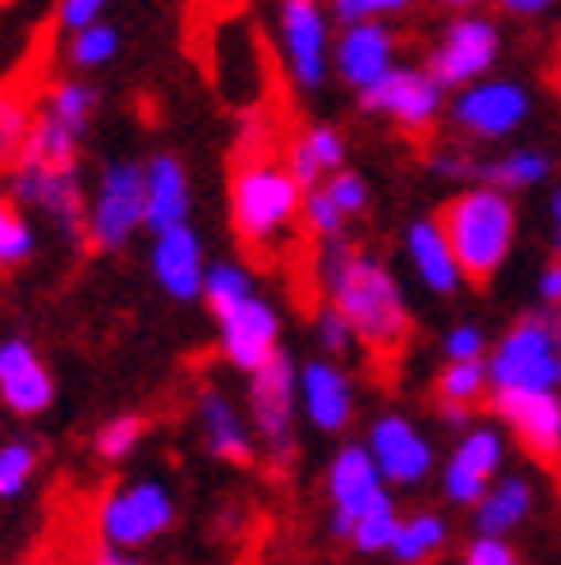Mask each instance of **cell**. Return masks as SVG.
Returning a JSON list of instances; mask_svg holds the SVG:
<instances>
[{
    "label": "cell",
    "instance_id": "obj_32",
    "mask_svg": "<svg viewBox=\"0 0 561 565\" xmlns=\"http://www.w3.org/2000/svg\"><path fill=\"white\" fill-rule=\"evenodd\" d=\"M248 295H258V286H254V276H248L240 263H231V258L208 263V280H203V303H208V313H212V318L231 313V308H235V303H244Z\"/></svg>",
    "mask_w": 561,
    "mask_h": 565
},
{
    "label": "cell",
    "instance_id": "obj_20",
    "mask_svg": "<svg viewBox=\"0 0 561 565\" xmlns=\"http://www.w3.org/2000/svg\"><path fill=\"white\" fill-rule=\"evenodd\" d=\"M299 414L314 423L318 433L341 437L354 418V382L346 377V369L327 359H308L299 369Z\"/></svg>",
    "mask_w": 561,
    "mask_h": 565
},
{
    "label": "cell",
    "instance_id": "obj_16",
    "mask_svg": "<svg viewBox=\"0 0 561 565\" xmlns=\"http://www.w3.org/2000/svg\"><path fill=\"white\" fill-rule=\"evenodd\" d=\"M396 51H401V38L387 19H359V23H341V38L331 46V65L346 88L363 93V88H373L391 65H401Z\"/></svg>",
    "mask_w": 561,
    "mask_h": 565
},
{
    "label": "cell",
    "instance_id": "obj_21",
    "mask_svg": "<svg viewBox=\"0 0 561 565\" xmlns=\"http://www.w3.org/2000/svg\"><path fill=\"white\" fill-rule=\"evenodd\" d=\"M405 258H410V271L419 276V286L437 299H452L461 295V286H469L456 248L442 231V216H419L405 225Z\"/></svg>",
    "mask_w": 561,
    "mask_h": 565
},
{
    "label": "cell",
    "instance_id": "obj_34",
    "mask_svg": "<svg viewBox=\"0 0 561 565\" xmlns=\"http://www.w3.org/2000/svg\"><path fill=\"white\" fill-rule=\"evenodd\" d=\"M42 110H46V116H55V120H65L70 129H78L83 138H88V125L97 116V88H93V83H83V78H65V83H55V88L46 93Z\"/></svg>",
    "mask_w": 561,
    "mask_h": 565
},
{
    "label": "cell",
    "instance_id": "obj_41",
    "mask_svg": "<svg viewBox=\"0 0 561 565\" xmlns=\"http://www.w3.org/2000/svg\"><path fill=\"white\" fill-rule=\"evenodd\" d=\"M414 6V0H331L336 23H359V19H396Z\"/></svg>",
    "mask_w": 561,
    "mask_h": 565
},
{
    "label": "cell",
    "instance_id": "obj_4",
    "mask_svg": "<svg viewBox=\"0 0 561 565\" xmlns=\"http://www.w3.org/2000/svg\"><path fill=\"white\" fill-rule=\"evenodd\" d=\"M493 391H561V331L552 308L516 318L488 350Z\"/></svg>",
    "mask_w": 561,
    "mask_h": 565
},
{
    "label": "cell",
    "instance_id": "obj_47",
    "mask_svg": "<svg viewBox=\"0 0 561 565\" xmlns=\"http://www.w3.org/2000/svg\"><path fill=\"white\" fill-rule=\"evenodd\" d=\"M557 6V0H497V10L501 14H511V19H539Z\"/></svg>",
    "mask_w": 561,
    "mask_h": 565
},
{
    "label": "cell",
    "instance_id": "obj_2",
    "mask_svg": "<svg viewBox=\"0 0 561 565\" xmlns=\"http://www.w3.org/2000/svg\"><path fill=\"white\" fill-rule=\"evenodd\" d=\"M437 216H442V231L465 267V280L469 286H488V280L507 267L516 235H520L516 193L497 189V184H469Z\"/></svg>",
    "mask_w": 561,
    "mask_h": 565
},
{
    "label": "cell",
    "instance_id": "obj_19",
    "mask_svg": "<svg viewBox=\"0 0 561 565\" xmlns=\"http://www.w3.org/2000/svg\"><path fill=\"white\" fill-rule=\"evenodd\" d=\"M152 276L157 286L189 303V299H203V280H208V253L203 239L189 221L180 225H166V231H152Z\"/></svg>",
    "mask_w": 561,
    "mask_h": 565
},
{
    "label": "cell",
    "instance_id": "obj_28",
    "mask_svg": "<svg viewBox=\"0 0 561 565\" xmlns=\"http://www.w3.org/2000/svg\"><path fill=\"white\" fill-rule=\"evenodd\" d=\"M437 405H465L474 409L479 401H493V373L488 359H446V369L437 373Z\"/></svg>",
    "mask_w": 561,
    "mask_h": 565
},
{
    "label": "cell",
    "instance_id": "obj_24",
    "mask_svg": "<svg viewBox=\"0 0 561 565\" xmlns=\"http://www.w3.org/2000/svg\"><path fill=\"white\" fill-rule=\"evenodd\" d=\"M144 166H148V231H166V225L189 221L193 189H189L184 161L171 152H157Z\"/></svg>",
    "mask_w": 561,
    "mask_h": 565
},
{
    "label": "cell",
    "instance_id": "obj_15",
    "mask_svg": "<svg viewBox=\"0 0 561 565\" xmlns=\"http://www.w3.org/2000/svg\"><path fill=\"white\" fill-rule=\"evenodd\" d=\"M493 409L534 460H561V391H493Z\"/></svg>",
    "mask_w": 561,
    "mask_h": 565
},
{
    "label": "cell",
    "instance_id": "obj_44",
    "mask_svg": "<svg viewBox=\"0 0 561 565\" xmlns=\"http://www.w3.org/2000/svg\"><path fill=\"white\" fill-rule=\"evenodd\" d=\"M428 171L442 175V180H461V184H474V171H479V161L461 148H442L428 157Z\"/></svg>",
    "mask_w": 561,
    "mask_h": 565
},
{
    "label": "cell",
    "instance_id": "obj_11",
    "mask_svg": "<svg viewBox=\"0 0 561 565\" xmlns=\"http://www.w3.org/2000/svg\"><path fill=\"white\" fill-rule=\"evenodd\" d=\"M497 61H501V28L474 10H456V19L442 28L428 51V70L446 88H465V83L493 74Z\"/></svg>",
    "mask_w": 561,
    "mask_h": 565
},
{
    "label": "cell",
    "instance_id": "obj_29",
    "mask_svg": "<svg viewBox=\"0 0 561 565\" xmlns=\"http://www.w3.org/2000/svg\"><path fill=\"white\" fill-rule=\"evenodd\" d=\"M446 539H452V529H446V520L437 511H414V515H401L391 556H396L401 565H424L446 547Z\"/></svg>",
    "mask_w": 561,
    "mask_h": 565
},
{
    "label": "cell",
    "instance_id": "obj_51",
    "mask_svg": "<svg viewBox=\"0 0 561 565\" xmlns=\"http://www.w3.org/2000/svg\"><path fill=\"white\" fill-rule=\"evenodd\" d=\"M557 469H561V460H557Z\"/></svg>",
    "mask_w": 561,
    "mask_h": 565
},
{
    "label": "cell",
    "instance_id": "obj_9",
    "mask_svg": "<svg viewBox=\"0 0 561 565\" xmlns=\"http://www.w3.org/2000/svg\"><path fill=\"white\" fill-rule=\"evenodd\" d=\"M280 65L299 93H318L331 70V19L322 0H280L276 14Z\"/></svg>",
    "mask_w": 561,
    "mask_h": 565
},
{
    "label": "cell",
    "instance_id": "obj_14",
    "mask_svg": "<svg viewBox=\"0 0 561 565\" xmlns=\"http://www.w3.org/2000/svg\"><path fill=\"white\" fill-rule=\"evenodd\" d=\"M10 193L23 207H38L51 221H61L65 231H88V207H83V184H78V166H51L38 157H14V175Z\"/></svg>",
    "mask_w": 561,
    "mask_h": 565
},
{
    "label": "cell",
    "instance_id": "obj_18",
    "mask_svg": "<svg viewBox=\"0 0 561 565\" xmlns=\"http://www.w3.org/2000/svg\"><path fill=\"white\" fill-rule=\"evenodd\" d=\"M216 335H221V354H226L231 369L254 373L272 354H280V313L263 299L248 295L244 303H235L231 313L216 318Z\"/></svg>",
    "mask_w": 561,
    "mask_h": 565
},
{
    "label": "cell",
    "instance_id": "obj_13",
    "mask_svg": "<svg viewBox=\"0 0 561 565\" xmlns=\"http://www.w3.org/2000/svg\"><path fill=\"white\" fill-rule=\"evenodd\" d=\"M391 483L382 478L378 460H373V450L369 441H350L341 446L331 456L327 465V501H331V539H341L350 543V533H354V520L369 511V505L387 492Z\"/></svg>",
    "mask_w": 561,
    "mask_h": 565
},
{
    "label": "cell",
    "instance_id": "obj_31",
    "mask_svg": "<svg viewBox=\"0 0 561 565\" xmlns=\"http://www.w3.org/2000/svg\"><path fill=\"white\" fill-rule=\"evenodd\" d=\"M33 248H38V231H33V221H28L23 203L14 193L0 198V271L23 267L33 258Z\"/></svg>",
    "mask_w": 561,
    "mask_h": 565
},
{
    "label": "cell",
    "instance_id": "obj_46",
    "mask_svg": "<svg viewBox=\"0 0 561 565\" xmlns=\"http://www.w3.org/2000/svg\"><path fill=\"white\" fill-rule=\"evenodd\" d=\"M539 303L561 308V253H552V258L543 263V271H539Z\"/></svg>",
    "mask_w": 561,
    "mask_h": 565
},
{
    "label": "cell",
    "instance_id": "obj_17",
    "mask_svg": "<svg viewBox=\"0 0 561 565\" xmlns=\"http://www.w3.org/2000/svg\"><path fill=\"white\" fill-rule=\"evenodd\" d=\"M369 450H373V460H378V469H382V478L391 488H419L433 473V465H437L428 433L419 428L414 418H405V414L373 418Z\"/></svg>",
    "mask_w": 561,
    "mask_h": 565
},
{
    "label": "cell",
    "instance_id": "obj_43",
    "mask_svg": "<svg viewBox=\"0 0 561 565\" xmlns=\"http://www.w3.org/2000/svg\"><path fill=\"white\" fill-rule=\"evenodd\" d=\"M488 335L479 322H456L442 335V359H488Z\"/></svg>",
    "mask_w": 561,
    "mask_h": 565
},
{
    "label": "cell",
    "instance_id": "obj_8",
    "mask_svg": "<svg viewBox=\"0 0 561 565\" xmlns=\"http://www.w3.org/2000/svg\"><path fill=\"white\" fill-rule=\"evenodd\" d=\"M446 83L428 65H391L373 88L359 93V106L405 134H428L446 110Z\"/></svg>",
    "mask_w": 561,
    "mask_h": 565
},
{
    "label": "cell",
    "instance_id": "obj_1",
    "mask_svg": "<svg viewBox=\"0 0 561 565\" xmlns=\"http://www.w3.org/2000/svg\"><path fill=\"white\" fill-rule=\"evenodd\" d=\"M322 290L354 322L359 345L373 350L378 359H391L410 341V303L401 280L391 276L382 258L363 248H350L341 239H327L322 258Z\"/></svg>",
    "mask_w": 561,
    "mask_h": 565
},
{
    "label": "cell",
    "instance_id": "obj_45",
    "mask_svg": "<svg viewBox=\"0 0 561 565\" xmlns=\"http://www.w3.org/2000/svg\"><path fill=\"white\" fill-rule=\"evenodd\" d=\"M106 6L110 0H61V6H55V19H61L65 33H78V28L97 23L106 14Z\"/></svg>",
    "mask_w": 561,
    "mask_h": 565
},
{
    "label": "cell",
    "instance_id": "obj_49",
    "mask_svg": "<svg viewBox=\"0 0 561 565\" xmlns=\"http://www.w3.org/2000/svg\"><path fill=\"white\" fill-rule=\"evenodd\" d=\"M433 6H446V10H479L484 0H433Z\"/></svg>",
    "mask_w": 561,
    "mask_h": 565
},
{
    "label": "cell",
    "instance_id": "obj_39",
    "mask_svg": "<svg viewBox=\"0 0 561 565\" xmlns=\"http://www.w3.org/2000/svg\"><path fill=\"white\" fill-rule=\"evenodd\" d=\"M33 134V120H28L23 102H14L10 93H0V161H14Z\"/></svg>",
    "mask_w": 561,
    "mask_h": 565
},
{
    "label": "cell",
    "instance_id": "obj_23",
    "mask_svg": "<svg viewBox=\"0 0 561 565\" xmlns=\"http://www.w3.org/2000/svg\"><path fill=\"white\" fill-rule=\"evenodd\" d=\"M539 511V488L529 473H501L497 483L474 505V529L479 533H516Z\"/></svg>",
    "mask_w": 561,
    "mask_h": 565
},
{
    "label": "cell",
    "instance_id": "obj_25",
    "mask_svg": "<svg viewBox=\"0 0 561 565\" xmlns=\"http://www.w3.org/2000/svg\"><path fill=\"white\" fill-rule=\"evenodd\" d=\"M199 428L212 456L231 460V465H254V437H248L244 418L235 414V405L221 391H203L199 395Z\"/></svg>",
    "mask_w": 561,
    "mask_h": 565
},
{
    "label": "cell",
    "instance_id": "obj_3",
    "mask_svg": "<svg viewBox=\"0 0 561 565\" xmlns=\"http://www.w3.org/2000/svg\"><path fill=\"white\" fill-rule=\"evenodd\" d=\"M299 216H304V189L290 175V166L248 161L235 171L231 221H235V235L248 248H276Z\"/></svg>",
    "mask_w": 561,
    "mask_h": 565
},
{
    "label": "cell",
    "instance_id": "obj_6",
    "mask_svg": "<svg viewBox=\"0 0 561 565\" xmlns=\"http://www.w3.org/2000/svg\"><path fill=\"white\" fill-rule=\"evenodd\" d=\"M148 225V166L110 161L102 166L93 203H88V244L102 253H120Z\"/></svg>",
    "mask_w": 561,
    "mask_h": 565
},
{
    "label": "cell",
    "instance_id": "obj_48",
    "mask_svg": "<svg viewBox=\"0 0 561 565\" xmlns=\"http://www.w3.org/2000/svg\"><path fill=\"white\" fill-rule=\"evenodd\" d=\"M548 225H552V253H561V184L548 198Z\"/></svg>",
    "mask_w": 561,
    "mask_h": 565
},
{
    "label": "cell",
    "instance_id": "obj_12",
    "mask_svg": "<svg viewBox=\"0 0 561 565\" xmlns=\"http://www.w3.org/2000/svg\"><path fill=\"white\" fill-rule=\"evenodd\" d=\"M501 465H507V433L488 428V423H469L442 465V497L474 511L479 497L501 478Z\"/></svg>",
    "mask_w": 561,
    "mask_h": 565
},
{
    "label": "cell",
    "instance_id": "obj_5",
    "mask_svg": "<svg viewBox=\"0 0 561 565\" xmlns=\"http://www.w3.org/2000/svg\"><path fill=\"white\" fill-rule=\"evenodd\" d=\"M446 116H452V125L469 143H507V138H516L529 125V116H534V93H529L520 78L484 74V78L465 83V88H456Z\"/></svg>",
    "mask_w": 561,
    "mask_h": 565
},
{
    "label": "cell",
    "instance_id": "obj_42",
    "mask_svg": "<svg viewBox=\"0 0 561 565\" xmlns=\"http://www.w3.org/2000/svg\"><path fill=\"white\" fill-rule=\"evenodd\" d=\"M520 552L511 547V533H474L465 547V565H516Z\"/></svg>",
    "mask_w": 561,
    "mask_h": 565
},
{
    "label": "cell",
    "instance_id": "obj_27",
    "mask_svg": "<svg viewBox=\"0 0 561 565\" xmlns=\"http://www.w3.org/2000/svg\"><path fill=\"white\" fill-rule=\"evenodd\" d=\"M552 180V157L543 148H507L501 157H484L479 171H474V184H497L507 193H525Z\"/></svg>",
    "mask_w": 561,
    "mask_h": 565
},
{
    "label": "cell",
    "instance_id": "obj_7",
    "mask_svg": "<svg viewBox=\"0 0 561 565\" xmlns=\"http://www.w3.org/2000/svg\"><path fill=\"white\" fill-rule=\"evenodd\" d=\"M176 524V497L161 478H129V483L110 488L97 505V533L110 547H148L166 529Z\"/></svg>",
    "mask_w": 561,
    "mask_h": 565
},
{
    "label": "cell",
    "instance_id": "obj_10",
    "mask_svg": "<svg viewBox=\"0 0 561 565\" xmlns=\"http://www.w3.org/2000/svg\"><path fill=\"white\" fill-rule=\"evenodd\" d=\"M295 409H299V369L280 350L263 369L248 373V418H254V433L276 465H286L295 450Z\"/></svg>",
    "mask_w": 561,
    "mask_h": 565
},
{
    "label": "cell",
    "instance_id": "obj_37",
    "mask_svg": "<svg viewBox=\"0 0 561 565\" xmlns=\"http://www.w3.org/2000/svg\"><path fill=\"white\" fill-rule=\"evenodd\" d=\"M308 231H314L318 239H341V231L350 225V216L336 207V198L322 189V184H314V189H304V216H299Z\"/></svg>",
    "mask_w": 561,
    "mask_h": 565
},
{
    "label": "cell",
    "instance_id": "obj_30",
    "mask_svg": "<svg viewBox=\"0 0 561 565\" xmlns=\"http://www.w3.org/2000/svg\"><path fill=\"white\" fill-rule=\"evenodd\" d=\"M396 529H401V511H396V497L391 488L354 520V533H350V547L359 556H391V543H396Z\"/></svg>",
    "mask_w": 561,
    "mask_h": 565
},
{
    "label": "cell",
    "instance_id": "obj_40",
    "mask_svg": "<svg viewBox=\"0 0 561 565\" xmlns=\"http://www.w3.org/2000/svg\"><path fill=\"white\" fill-rule=\"evenodd\" d=\"M322 189L336 198V207H341L350 221L369 212V198H373V193H369V180H363L359 171H346V166H341L336 175H327V180H322Z\"/></svg>",
    "mask_w": 561,
    "mask_h": 565
},
{
    "label": "cell",
    "instance_id": "obj_35",
    "mask_svg": "<svg viewBox=\"0 0 561 565\" xmlns=\"http://www.w3.org/2000/svg\"><path fill=\"white\" fill-rule=\"evenodd\" d=\"M144 433H148V423L138 418V414H116V418H106L102 428H97V456L106 460V465H120V460H129L134 450H138V441H144Z\"/></svg>",
    "mask_w": 561,
    "mask_h": 565
},
{
    "label": "cell",
    "instance_id": "obj_38",
    "mask_svg": "<svg viewBox=\"0 0 561 565\" xmlns=\"http://www.w3.org/2000/svg\"><path fill=\"white\" fill-rule=\"evenodd\" d=\"M318 345L331 354V359H346L354 345H359V331H354V322L341 313V308H336L331 299H327V308H322V313H318Z\"/></svg>",
    "mask_w": 561,
    "mask_h": 565
},
{
    "label": "cell",
    "instance_id": "obj_22",
    "mask_svg": "<svg viewBox=\"0 0 561 565\" xmlns=\"http://www.w3.org/2000/svg\"><path fill=\"white\" fill-rule=\"evenodd\" d=\"M0 401L23 418L46 414L55 401V377L46 373L38 350L19 341V335L14 341H0Z\"/></svg>",
    "mask_w": 561,
    "mask_h": 565
},
{
    "label": "cell",
    "instance_id": "obj_33",
    "mask_svg": "<svg viewBox=\"0 0 561 565\" xmlns=\"http://www.w3.org/2000/svg\"><path fill=\"white\" fill-rule=\"evenodd\" d=\"M116 55H120V28L106 23V19L78 28V33H70V42H65V61L74 70H102V65L116 61Z\"/></svg>",
    "mask_w": 561,
    "mask_h": 565
},
{
    "label": "cell",
    "instance_id": "obj_50",
    "mask_svg": "<svg viewBox=\"0 0 561 565\" xmlns=\"http://www.w3.org/2000/svg\"><path fill=\"white\" fill-rule=\"evenodd\" d=\"M552 322H557V331H561V308H552Z\"/></svg>",
    "mask_w": 561,
    "mask_h": 565
},
{
    "label": "cell",
    "instance_id": "obj_26",
    "mask_svg": "<svg viewBox=\"0 0 561 565\" xmlns=\"http://www.w3.org/2000/svg\"><path fill=\"white\" fill-rule=\"evenodd\" d=\"M286 166H290V175L299 180V189L322 184L327 175H336L346 166V134L331 129V125L304 129L290 143V152H286Z\"/></svg>",
    "mask_w": 561,
    "mask_h": 565
},
{
    "label": "cell",
    "instance_id": "obj_36",
    "mask_svg": "<svg viewBox=\"0 0 561 565\" xmlns=\"http://www.w3.org/2000/svg\"><path fill=\"white\" fill-rule=\"evenodd\" d=\"M38 456H42V450L33 441L0 446V501L23 497V488L33 483V473H38Z\"/></svg>",
    "mask_w": 561,
    "mask_h": 565
}]
</instances>
